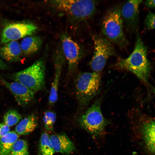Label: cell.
I'll return each instance as SVG.
<instances>
[{
  "label": "cell",
  "instance_id": "7c38bea8",
  "mask_svg": "<svg viewBox=\"0 0 155 155\" xmlns=\"http://www.w3.org/2000/svg\"><path fill=\"white\" fill-rule=\"evenodd\" d=\"M49 136L55 152L69 154L75 150V147L74 144L65 133L54 134Z\"/></svg>",
  "mask_w": 155,
  "mask_h": 155
},
{
  "label": "cell",
  "instance_id": "6da1fadb",
  "mask_svg": "<svg viewBox=\"0 0 155 155\" xmlns=\"http://www.w3.org/2000/svg\"><path fill=\"white\" fill-rule=\"evenodd\" d=\"M147 53V48L137 33L133 51L127 57L119 59L116 66L119 69L132 72L140 80L148 84L151 67Z\"/></svg>",
  "mask_w": 155,
  "mask_h": 155
},
{
  "label": "cell",
  "instance_id": "3957f363",
  "mask_svg": "<svg viewBox=\"0 0 155 155\" xmlns=\"http://www.w3.org/2000/svg\"><path fill=\"white\" fill-rule=\"evenodd\" d=\"M101 79L100 73L94 72H80L76 76L75 89L79 106L83 108L99 92Z\"/></svg>",
  "mask_w": 155,
  "mask_h": 155
},
{
  "label": "cell",
  "instance_id": "2e32d148",
  "mask_svg": "<svg viewBox=\"0 0 155 155\" xmlns=\"http://www.w3.org/2000/svg\"><path fill=\"white\" fill-rule=\"evenodd\" d=\"M155 121L149 119L143 124L142 132L143 138L146 146L150 152L155 153Z\"/></svg>",
  "mask_w": 155,
  "mask_h": 155
},
{
  "label": "cell",
  "instance_id": "d4e9b609",
  "mask_svg": "<svg viewBox=\"0 0 155 155\" xmlns=\"http://www.w3.org/2000/svg\"><path fill=\"white\" fill-rule=\"evenodd\" d=\"M155 1L148 0L145 1L144 4L147 7L150 9H153L155 7Z\"/></svg>",
  "mask_w": 155,
  "mask_h": 155
},
{
  "label": "cell",
  "instance_id": "d6986e66",
  "mask_svg": "<svg viewBox=\"0 0 155 155\" xmlns=\"http://www.w3.org/2000/svg\"><path fill=\"white\" fill-rule=\"evenodd\" d=\"M39 150L40 155H53L55 152L51 143L50 136L46 132L41 135Z\"/></svg>",
  "mask_w": 155,
  "mask_h": 155
},
{
  "label": "cell",
  "instance_id": "5bb4252c",
  "mask_svg": "<svg viewBox=\"0 0 155 155\" xmlns=\"http://www.w3.org/2000/svg\"><path fill=\"white\" fill-rule=\"evenodd\" d=\"M55 62L54 77L48 97V103L49 105L51 106L55 104L58 98V89L63 60L61 57H58Z\"/></svg>",
  "mask_w": 155,
  "mask_h": 155
},
{
  "label": "cell",
  "instance_id": "603a6c76",
  "mask_svg": "<svg viewBox=\"0 0 155 155\" xmlns=\"http://www.w3.org/2000/svg\"><path fill=\"white\" fill-rule=\"evenodd\" d=\"M145 24L148 30H152L155 28V15L150 11L147 15L145 20Z\"/></svg>",
  "mask_w": 155,
  "mask_h": 155
},
{
  "label": "cell",
  "instance_id": "8fae6325",
  "mask_svg": "<svg viewBox=\"0 0 155 155\" xmlns=\"http://www.w3.org/2000/svg\"><path fill=\"white\" fill-rule=\"evenodd\" d=\"M1 84L12 94L18 104L24 107L34 100L35 93L22 84L18 82H9L0 77Z\"/></svg>",
  "mask_w": 155,
  "mask_h": 155
},
{
  "label": "cell",
  "instance_id": "277c9868",
  "mask_svg": "<svg viewBox=\"0 0 155 155\" xmlns=\"http://www.w3.org/2000/svg\"><path fill=\"white\" fill-rule=\"evenodd\" d=\"M45 62L42 59L27 68L11 76L13 81L20 83L35 94L44 89L45 86Z\"/></svg>",
  "mask_w": 155,
  "mask_h": 155
},
{
  "label": "cell",
  "instance_id": "ba28073f",
  "mask_svg": "<svg viewBox=\"0 0 155 155\" xmlns=\"http://www.w3.org/2000/svg\"><path fill=\"white\" fill-rule=\"evenodd\" d=\"M37 27L31 23L18 22L9 24L3 29L0 37V43L5 44L32 35L36 31Z\"/></svg>",
  "mask_w": 155,
  "mask_h": 155
},
{
  "label": "cell",
  "instance_id": "ffe728a7",
  "mask_svg": "<svg viewBox=\"0 0 155 155\" xmlns=\"http://www.w3.org/2000/svg\"><path fill=\"white\" fill-rule=\"evenodd\" d=\"M9 155H29L26 141L24 139L18 140L13 145Z\"/></svg>",
  "mask_w": 155,
  "mask_h": 155
},
{
  "label": "cell",
  "instance_id": "ac0fdd59",
  "mask_svg": "<svg viewBox=\"0 0 155 155\" xmlns=\"http://www.w3.org/2000/svg\"><path fill=\"white\" fill-rule=\"evenodd\" d=\"M18 135L13 131H10L0 139V155H9Z\"/></svg>",
  "mask_w": 155,
  "mask_h": 155
},
{
  "label": "cell",
  "instance_id": "8992f818",
  "mask_svg": "<svg viewBox=\"0 0 155 155\" xmlns=\"http://www.w3.org/2000/svg\"><path fill=\"white\" fill-rule=\"evenodd\" d=\"M101 102V99H97L80 116L78 119L80 126L94 136L104 133L108 122L102 114Z\"/></svg>",
  "mask_w": 155,
  "mask_h": 155
},
{
  "label": "cell",
  "instance_id": "5b68a950",
  "mask_svg": "<svg viewBox=\"0 0 155 155\" xmlns=\"http://www.w3.org/2000/svg\"><path fill=\"white\" fill-rule=\"evenodd\" d=\"M50 3L56 10L77 20L89 18L96 10V2L92 0H54Z\"/></svg>",
  "mask_w": 155,
  "mask_h": 155
},
{
  "label": "cell",
  "instance_id": "cb8c5ba5",
  "mask_svg": "<svg viewBox=\"0 0 155 155\" xmlns=\"http://www.w3.org/2000/svg\"><path fill=\"white\" fill-rule=\"evenodd\" d=\"M9 126L2 123H0V139L10 131Z\"/></svg>",
  "mask_w": 155,
  "mask_h": 155
},
{
  "label": "cell",
  "instance_id": "7a4b0ae2",
  "mask_svg": "<svg viewBox=\"0 0 155 155\" xmlns=\"http://www.w3.org/2000/svg\"><path fill=\"white\" fill-rule=\"evenodd\" d=\"M121 6L115 5L108 9L102 20L101 31L105 37L122 49L127 46L128 41L123 30Z\"/></svg>",
  "mask_w": 155,
  "mask_h": 155
},
{
  "label": "cell",
  "instance_id": "484cf974",
  "mask_svg": "<svg viewBox=\"0 0 155 155\" xmlns=\"http://www.w3.org/2000/svg\"><path fill=\"white\" fill-rule=\"evenodd\" d=\"M7 64L3 60L0 59V70H3L7 68Z\"/></svg>",
  "mask_w": 155,
  "mask_h": 155
},
{
  "label": "cell",
  "instance_id": "e0dca14e",
  "mask_svg": "<svg viewBox=\"0 0 155 155\" xmlns=\"http://www.w3.org/2000/svg\"><path fill=\"white\" fill-rule=\"evenodd\" d=\"M38 125V118L32 113L22 119L16 125L15 132L18 135H26L33 131Z\"/></svg>",
  "mask_w": 155,
  "mask_h": 155
},
{
  "label": "cell",
  "instance_id": "9a60e30c",
  "mask_svg": "<svg viewBox=\"0 0 155 155\" xmlns=\"http://www.w3.org/2000/svg\"><path fill=\"white\" fill-rule=\"evenodd\" d=\"M42 43V39L38 36L31 35L24 37L20 44L22 54L28 56L34 54L39 50Z\"/></svg>",
  "mask_w": 155,
  "mask_h": 155
},
{
  "label": "cell",
  "instance_id": "44dd1931",
  "mask_svg": "<svg viewBox=\"0 0 155 155\" xmlns=\"http://www.w3.org/2000/svg\"><path fill=\"white\" fill-rule=\"evenodd\" d=\"M22 119L21 115L16 110L8 111L3 116L4 123L9 127L16 124Z\"/></svg>",
  "mask_w": 155,
  "mask_h": 155
},
{
  "label": "cell",
  "instance_id": "52a82bcc",
  "mask_svg": "<svg viewBox=\"0 0 155 155\" xmlns=\"http://www.w3.org/2000/svg\"><path fill=\"white\" fill-rule=\"evenodd\" d=\"M92 37L94 51L90 65L93 72L100 73L108 58L115 55V51L111 42L105 37L94 35Z\"/></svg>",
  "mask_w": 155,
  "mask_h": 155
},
{
  "label": "cell",
  "instance_id": "9c48e42d",
  "mask_svg": "<svg viewBox=\"0 0 155 155\" xmlns=\"http://www.w3.org/2000/svg\"><path fill=\"white\" fill-rule=\"evenodd\" d=\"M142 0H129L121 7V13L127 32L132 34L138 28L139 7Z\"/></svg>",
  "mask_w": 155,
  "mask_h": 155
},
{
  "label": "cell",
  "instance_id": "30bf717a",
  "mask_svg": "<svg viewBox=\"0 0 155 155\" xmlns=\"http://www.w3.org/2000/svg\"><path fill=\"white\" fill-rule=\"evenodd\" d=\"M63 53L68 64V71L70 75L75 72L81 57V51L78 44L70 36L63 35L61 36Z\"/></svg>",
  "mask_w": 155,
  "mask_h": 155
},
{
  "label": "cell",
  "instance_id": "4fadbf2b",
  "mask_svg": "<svg viewBox=\"0 0 155 155\" xmlns=\"http://www.w3.org/2000/svg\"><path fill=\"white\" fill-rule=\"evenodd\" d=\"M22 55L20 44L17 41L9 42L0 47V57L7 61H19Z\"/></svg>",
  "mask_w": 155,
  "mask_h": 155
},
{
  "label": "cell",
  "instance_id": "7402d4cb",
  "mask_svg": "<svg viewBox=\"0 0 155 155\" xmlns=\"http://www.w3.org/2000/svg\"><path fill=\"white\" fill-rule=\"evenodd\" d=\"M56 119V114L54 111L47 110L44 113L43 121L45 129L48 131L53 130Z\"/></svg>",
  "mask_w": 155,
  "mask_h": 155
}]
</instances>
